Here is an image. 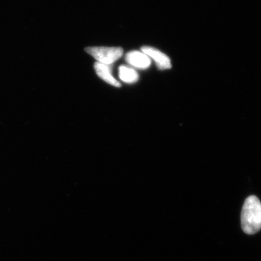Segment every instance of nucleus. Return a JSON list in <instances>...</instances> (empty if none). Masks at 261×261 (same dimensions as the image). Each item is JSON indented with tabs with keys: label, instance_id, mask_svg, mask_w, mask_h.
Returning a JSON list of instances; mask_svg holds the SVG:
<instances>
[{
	"label": "nucleus",
	"instance_id": "f257e3e1",
	"mask_svg": "<svg viewBox=\"0 0 261 261\" xmlns=\"http://www.w3.org/2000/svg\"><path fill=\"white\" fill-rule=\"evenodd\" d=\"M241 224L247 234L258 232L261 228V202L255 196L247 197L242 211Z\"/></svg>",
	"mask_w": 261,
	"mask_h": 261
},
{
	"label": "nucleus",
	"instance_id": "f03ea898",
	"mask_svg": "<svg viewBox=\"0 0 261 261\" xmlns=\"http://www.w3.org/2000/svg\"><path fill=\"white\" fill-rule=\"evenodd\" d=\"M88 54L95 58L98 63L111 65L123 56L121 47H88L86 49Z\"/></svg>",
	"mask_w": 261,
	"mask_h": 261
},
{
	"label": "nucleus",
	"instance_id": "7ed1b4c3",
	"mask_svg": "<svg viewBox=\"0 0 261 261\" xmlns=\"http://www.w3.org/2000/svg\"><path fill=\"white\" fill-rule=\"evenodd\" d=\"M142 51L147 55L149 58H152L160 69H169L171 68V60L164 53L153 47H143Z\"/></svg>",
	"mask_w": 261,
	"mask_h": 261
},
{
	"label": "nucleus",
	"instance_id": "20e7f679",
	"mask_svg": "<svg viewBox=\"0 0 261 261\" xmlns=\"http://www.w3.org/2000/svg\"><path fill=\"white\" fill-rule=\"evenodd\" d=\"M126 61L130 65L139 69H146L151 64L150 58L143 51H130L126 56Z\"/></svg>",
	"mask_w": 261,
	"mask_h": 261
},
{
	"label": "nucleus",
	"instance_id": "39448f33",
	"mask_svg": "<svg viewBox=\"0 0 261 261\" xmlns=\"http://www.w3.org/2000/svg\"><path fill=\"white\" fill-rule=\"evenodd\" d=\"M94 69H95L98 76L105 82H107L108 84L116 87H121V84L113 76L112 73H111L112 69L110 65L102 64V63L97 62L94 65Z\"/></svg>",
	"mask_w": 261,
	"mask_h": 261
},
{
	"label": "nucleus",
	"instance_id": "423d86ee",
	"mask_svg": "<svg viewBox=\"0 0 261 261\" xmlns=\"http://www.w3.org/2000/svg\"><path fill=\"white\" fill-rule=\"evenodd\" d=\"M119 77L123 82L128 84L135 83L139 80V75L137 72L133 68L126 66L120 67Z\"/></svg>",
	"mask_w": 261,
	"mask_h": 261
}]
</instances>
